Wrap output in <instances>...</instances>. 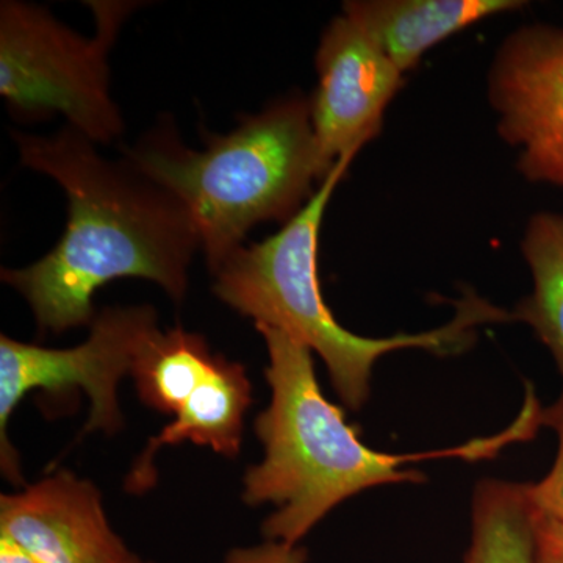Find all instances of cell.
Instances as JSON below:
<instances>
[{"label":"cell","instance_id":"1","mask_svg":"<svg viewBox=\"0 0 563 563\" xmlns=\"http://www.w3.org/2000/svg\"><path fill=\"white\" fill-rule=\"evenodd\" d=\"M11 135L22 165L57 181L68 198L57 246L27 268L2 269V280L31 303L41 332L90 325L92 295L121 277L152 280L176 302L185 298L201 240L176 196L124 157L107 161L69 125L51 136Z\"/></svg>","mask_w":563,"mask_h":563},{"label":"cell","instance_id":"2","mask_svg":"<svg viewBox=\"0 0 563 563\" xmlns=\"http://www.w3.org/2000/svg\"><path fill=\"white\" fill-rule=\"evenodd\" d=\"M269 354L266 380L272 402L255 420V433L265 459L244 476V503H272L276 512L266 518L263 533L269 542L296 547L333 507L366 488L384 484L424 483L417 470L404 468L426 459L493 457L509 443L526 440V429L515 421L507 431L488 439L426 454L377 453L361 442L343 410L322 395L314 376L312 351L287 332L255 324Z\"/></svg>","mask_w":563,"mask_h":563},{"label":"cell","instance_id":"3","mask_svg":"<svg viewBox=\"0 0 563 563\" xmlns=\"http://www.w3.org/2000/svg\"><path fill=\"white\" fill-rule=\"evenodd\" d=\"M206 143L192 151L165 125L124 150V158L190 211L213 274L254 225L295 218L332 169L302 95L277 99L231 133H207Z\"/></svg>","mask_w":563,"mask_h":563},{"label":"cell","instance_id":"4","mask_svg":"<svg viewBox=\"0 0 563 563\" xmlns=\"http://www.w3.org/2000/svg\"><path fill=\"white\" fill-rule=\"evenodd\" d=\"M352 158L336 163L313 198L279 232L242 246L213 273L214 295L255 324L272 325L317 352L344 406L361 410L369 396L374 363L388 352L426 350L461 354L476 340L477 325L512 320L499 307L468 295L454 320L435 331L368 339L344 329L333 317L318 277L322 218Z\"/></svg>","mask_w":563,"mask_h":563},{"label":"cell","instance_id":"5","mask_svg":"<svg viewBox=\"0 0 563 563\" xmlns=\"http://www.w3.org/2000/svg\"><path fill=\"white\" fill-rule=\"evenodd\" d=\"M96 36L85 38L33 3H0V96L24 120L62 114L95 144L124 133L111 98L109 55L132 2H90Z\"/></svg>","mask_w":563,"mask_h":563},{"label":"cell","instance_id":"6","mask_svg":"<svg viewBox=\"0 0 563 563\" xmlns=\"http://www.w3.org/2000/svg\"><path fill=\"white\" fill-rule=\"evenodd\" d=\"M87 342L69 350H47L0 336V459L2 472L13 483H22L20 454L9 437L14 407L31 390L63 398L76 388L90 396V420L84 433L121 428L117 387L132 373L147 340L158 331L157 312L151 306L106 307L96 313Z\"/></svg>","mask_w":563,"mask_h":563},{"label":"cell","instance_id":"7","mask_svg":"<svg viewBox=\"0 0 563 563\" xmlns=\"http://www.w3.org/2000/svg\"><path fill=\"white\" fill-rule=\"evenodd\" d=\"M488 99L499 135L518 150V172L563 187V27L510 33L493 60Z\"/></svg>","mask_w":563,"mask_h":563},{"label":"cell","instance_id":"8","mask_svg":"<svg viewBox=\"0 0 563 563\" xmlns=\"http://www.w3.org/2000/svg\"><path fill=\"white\" fill-rule=\"evenodd\" d=\"M318 85L310 113L318 151L329 169L352 158L383 131L402 73L357 22L342 13L322 32Z\"/></svg>","mask_w":563,"mask_h":563},{"label":"cell","instance_id":"9","mask_svg":"<svg viewBox=\"0 0 563 563\" xmlns=\"http://www.w3.org/2000/svg\"><path fill=\"white\" fill-rule=\"evenodd\" d=\"M0 537L38 563H111L128 551L111 531L101 493L69 472L3 495Z\"/></svg>","mask_w":563,"mask_h":563},{"label":"cell","instance_id":"10","mask_svg":"<svg viewBox=\"0 0 563 563\" xmlns=\"http://www.w3.org/2000/svg\"><path fill=\"white\" fill-rule=\"evenodd\" d=\"M520 0H347L343 13L368 33L401 73L443 40L495 14L520 10Z\"/></svg>","mask_w":563,"mask_h":563},{"label":"cell","instance_id":"11","mask_svg":"<svg viewBox=\"0 0 563 563\" xmlns=\"http://www.w3.org/2000/svg\"><path fill=\"white\" fill-rule=\"evenodd\" d=\"M251 402L246 368L218 355L209 376L184 404L176 420L150 440L133 465L125 488L131 493H143L157 483L154 455L165 444L190 440L199 446H210L225 457H236L242 446L243 417Z\"/></svg>","mask_w":563,"mask_h":563},{"label":"cell","instance_id":"12","mask_svg":"<svg viewBox=\"0 0 563 563\" xmlns=\"http://www.w3.org/2000/svg\"><path fill=\"white\" fill-rule=\"evenodd\" d=\"M463 563H539L528 484L487 479L477 485L472 542Z\"/></svg>","mask_w":563,"mask_h":563},{"label":"cell","instance_id":"13","mask_svg":"<svg viewBox=\"0 0 563 563\" xmlns=\"http://www.w3.org/2000/svg\"><path fill=\"white\" fill-rule=\"evenodd\" d=\"M521 251L531 269L533 290L518 303L512 320L531 325L563 377V214H533Z\"/></svg>","mask_w":563,"mask_h":563},{"label":"cell","instance_id":"14","mask_svg":"<svg viewBox=\"0 0 563 563\" xmlns=\"http://www.w3.org/2000/svg\"><path fill=\"white\" fill-rule=\"evenodd\" d=\"M217 357L198 333L181 328L155 332L141 350L131 373L141 401L162 413H179L209 376Z\"/></svg>","mask_w":563,"mask_h":563},{"label":"cell","instance_id":"15","mask_svg":"<svg viewBox=\"0 0 563 563\" xmlns=\"http://www.w3.org/2000/svg\"><path fill=\"white\" fill-rule=\"evenodd\" d=\"M540 422L558 433L559 451L553 468L544 479L528 484L529 496L536 509L563 521V393L558 402L542 410Z\"/></svg>","mask_w":563,"mask_h":563},{"label":"cell","instance_id":"16","mask_svg":"<svg viewBox=\"0 0 563 563\" xmlns=\"http://www.w3.org/2000/svg\"><path fill=\"white\" fill-rule=\"evenodd\" d=\"M536 539L539 563H563V521L536 509Z\"/></svg>","mask_w":563,"mask_h":563},{"label":"cell","instance_id":"17","mask_svg":"<svg viewBox=\"0 0 563 563\" xmlns=\"http://www.w3.org/2000/svg\"><path fill=\"white\" fill-rule=\"evenodd\" d=\"M306 558L302 548L269 542L250 550H233L225 563H306Z\"/></svg>","mask_w":563,"mask_h":563},{"label":"cell","instance_id":"18","mask_svg":"<svg viewBox=\"0 0 563 563\" xmlns=\"http://www.w3.org/2000/svg\"><path fill=\"white\" fill-rule=\"evenodd\" d=\"M0 563H38L33 561L31 555L21 550L16 543L0 537Z\"/></svg>","mask_w":563,"mask_h":563},{"label":"cell","instance_id":"19","mask_svg":"<svg viewBox=\"0 0 563 563\" xmlns=\"http://www.w3.org/2000/svg\"><path fill=\"white\" fill-rule=\"evenodd\" d=\"M111 563H152V562H144L141 561L140 558H136L135 554H132L131 551H125L124 554L120 555V558L117 559V561H113Z\"/></svg>","mask_w":563,"mask_h":563}]
</instances>
